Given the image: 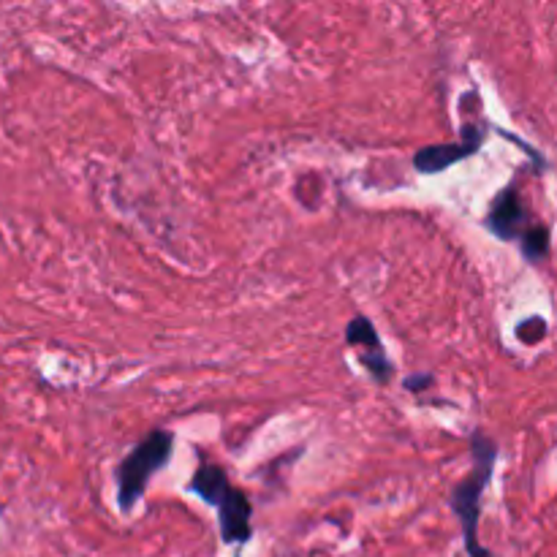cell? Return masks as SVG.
<instances>
[{
    "instance_id": "obj_3",
    "label": "cell",
    "mask_w": 557,
    "mask_h": 557,
    "mask_svg": "<svg viewBox=\"0 0 557 557\" xmlns=\"http://www.w3.org/2000/svg\"><path fill=\"white\" fill-rule=\"evenodd\" d=\"M174 452V435L166 430H153L134 452L125 454L117 468V506L123 514L134 511V506L145 495L150 476L164 471Z\"/></svg>"
},
{
    "instance_id": "obj_4",
    "label": "cell",
    "mask_w": 557,
    "mask_h": 557,
    "mask_svg": "<svg viewBox=\"0 0 557 557\" xmlns=\"http://www.w3.org/2000/svg\"><path fill=\"white\" fill-rule=\"evenodd\" d=\"M481 145H484V128H481L479 123H465L462 125L460 142L422 147L419 153L413 155V166L422 174H441L446 172L449 166L460 164L465 158L479 153Z\"/></svg>"
},
{
    "instance_id": "obj_6",
    "label": "cell",
    "mask_w": 557,
    "mask_h": 557,
    "mask_svg": "<svg viewBox=\"0 0 557 557\" xmlns=\"http://www.w3.org/2000/svg\"><path fill=\"white\" fill-rule=\"evenodd\" d=\"M484 226L490 229V234H495L500 242H519L525 237V231L533 226L530 223L528 207L519 196L517 185H509L495 196L487 218H484Z\"/></svg>"
},
{
    "instance_id": "obj_5",
    "label": "cell",
    "mask_w": 557,
    "mask_h": 557,
    "mask_svg": "<svg viewBox=\"0 0 557 557\" xmlns=\"http://www.w3.org/2000/svg\"><path fill=\"white\" fill-rule=\"evenodd\" d=\"M346 343L348 346L359 348V359H362V365H365V370L370 373V378H373L375 384H389V381H392V359L386 354L384 343H381V337L375 332L370 318H351V324L346 327Z\"/></svg>"
},
{
    "instance_id": "obj_7",
    "label": "cell",
    "mask_w": 557,
    "mask_h": 557,
    "mask_svg": "<svg viewBox=\"0 0 557 557\" xmlns=\"http://www.w3.org/2000/svg\"><path fill=\"white\" fill-rule=\"evenodd\" d=\"M519 248H522V256L530 261V264H541V261L549 256V229L544 223H533L525 237L519 240Z\"/></svg>"
},
{
    "instance_id": "obj_8",
    "label": "cell",
    "mask_w": 557,
    "mask_h": 557,
    "mask_svg": "<svg viewBox=\"0 0 557 557\" xmlns=\"http://www.w3.org/2000/svg\"><path fill=\"white\" fill-rule=\"evenodd\" d=\"M427 386H433V375H430V373H424V375H411V378L405 381V389H408V392H413V394L424 392Z\"/></svg>"
},
{
    "instance_id": "obj_2",
    "label": "cell",
    "mask_w": 557,
    "mask_h": 557,
    "mask_svg": "<svg viewBox=\"0 0 557 557\" xmlns=\"http://www.w3.org/2000/svg\"><path fill=\"white\" fill-rule=\"evenodd\" d=\"M188 490L196 492L207 506L218 509L223 544H245V541H250V536H253V528H250L253 506H250L245 492L231 487L229 476H226L221 465L202 462L199 471L193 473Z\"/></svg>"
},
{
    "instance_id": "obj_1",
    "label": "cell",
    "mask_w": 557,
    "mask_h": 557,
    "mask_svg": "<svg viewBox=\"0 0 557 557\" xmlns=\"http://www.w3.org/2000/svg\"><path fill=\"white\" fill-rule=\"evenodd\" d=\"M473 468L465 479L452 490V509L462 525L465 549L471 557H492L490 549L479 544V519H481V498L490 487L495 462H498V443L490 441L484 433H473Z\"/></svg>"
}]
</instances>
